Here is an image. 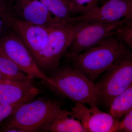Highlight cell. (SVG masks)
Segmentation results:
<instances>
[{
  "instance_id": "ac0fdd59",
  "label": "cell",
  "mask_w": 132,
  "mask_h": 132,
  "mask_svg": "<svg viewBox=\"0 0 132 132\" xmlns=\"http://www.w3.org/2000/svg\"><path fill=\"white\" fill-rule=\"evenodd\" d=\"M114 36L132 48V20H128L121 25L116 30Z\"/></svg>"
},
{
  "instance_id": "603a6c76",
  "label": "cell",
  "mask_w": 132,
  "mask_h": 132,
  "mask_svg": "<svg viewBox=\"0 0 132 132\" xmlns=\"http://www.w3.org/2000/svg\"><path fill=\"white\" fill-rule=\"evenodd\" d=\"M7 0H0V7L7 3Z\"/></svg>"
},
{
  "instance_id": "52a82bcc",
  "label": "cell",
  "mask_w": 132,
  "mask_h": 132,
  "mask_svg": "<svg viewBox=\"0 0 132 132\" xmlns=\"http://www.w3.org/2000/svg\"><path fill=\"white\" fill-rule=\"evenodd\" d=\"M131 20L124 19L111 23L81 22L82 24L65 54L66 57L71 62L85 50L114 36L116 30L121 25Z\"/></svg>"
},
{
  "instance_id": "9c48e42d",
  "label": "cell",
  "mask_w": 132,
  "mask_h": 132,
  "mask_svg": "<svg viewBox=\"0 0 132 132\" xmlns=\"http://www.w3.org/2000/svg\"><path fill=\"white\" fill-rule=\"evenodd\" d=\"M71 107V116L80 121L87 132H118L119 121L101 111L97 106L87 107L84 104L75 102Z\"/></svg>"
},
{
  "instance_id": "cb8c5ba5",
  "label": "cell",
  "mask_w": 132,
  "mask_h": 132,
  "mask_svg": "<svg viewBox=\"0 0 132 132\" xmlns=\"http://www.w3.org/2000/svg\"><path fill=\"white\" fill-rule=\"evenodd\" d=\"M109 1V0H100V1H101L103 3V4H104L107 1Z\"/></svg>"
},
{
  "instance_id": "d6986e66",
  "label": "cell",
  "mask_w": 132,
  "mask_h": 132,
  "mask_svg": "<svg viewBox=\"0 0 132 132\" xmlns=\"http://www.w3.org/2000/svg\"><path fill=\"white\" fill-rule=\"evenodd\" d=\"M10 12V8L8 3L0 7V39L12 29L9 22Z\"/></svg>"
},
{
  "instance_id": "7402d4cb",
  "label": "cell",
  "mask_w": 132,
  "mask_h": 132,
  "mask_svg": "<svg viewBox=\"0 0 132 132\" xmlns=\"http://www.w3.org/2000/svg\"><path fill=\"white\" fill-rule=\"evenodd\" d=\"M14 81H17L14 80L13 79L6 76L0 72V84L1 83H8V82H13Z\"/></svg>"
},
{
  "instance_id": "6da1fadb",
  "label": "cell",
  "mask_w": 132,
  "mask_h": 132,
  "mask_svg": "<svg viewBox=\"0 0 132 132\" xmlns=\"http://www.w3.org/2000/svg\"><path fill=\"white\" fill-rule=\"evenodd\" d=\"M59 102L38 100L23 104L9 117L2 131L36 132L43 130L61 116L67 113Z\"/></svg>"
},
{
  "instance_id": "277c9868",
  "label": "cell",
  "mask_w": 132,
  "mask_h": 132,
  "mask_svg": "<svg viewBox=\"0 0 132 132\" xmlns=\"http://www.w3.org/2000/svg\"><path fill=\"white\" fill-rule=\"evenodd\" d=\"M82 22L66 23L50 28L46 44L36 62L41 70L54 71L75 38Z\"/></svg>"
},
{
  "instance_id": "2e32d148",
  "label": "cell",
  "mask_w": 132,
  "mask_h": 132,
  "mask_svg": "<svg viewBox=\"0 0 132 132\" xmlns=\"http://www.w3.org/2000/svg\"><path fill=\"white\" fill-rule=\"evenodd\" d=\"M0 72L17 81L32 80L28 75L21 71L12 60L0 53Z\"/></svg>"
},
{
  "instance_id": "3957f363",
  "label": "cell",
  "mask_w": 132,
  "mask_h": 132,
  "mask_svg": "<svg viewBox=\"0 0 132 132\" xmlns=\"http://www.w3.org/2000/svg\"><path fill=\"white\" fill-rule=\"evenodd\" d=\"M53 72L51 87L61 94L74 102L90 106L101 103L95 84L73 66L58 67Z\"/></svg>"
},
{
  "instance_id": "8992f818",
  "label": "cell",
  "mask_w": 132,
  "mask_h": 132,
  "mask_svg": "<svg viewBox=\"0 0 132 132\" xmlns=\"http://www.w3.org/2000/svg\"><path fill=\"white\" fill-rule=\"evenodd\" d=\"M0 53L12 60L31 79L42 80L51 86L53 85L52 79L39 67L24 43L12 29L0 39Z\"/></svg>"
},
{
  "instance_id": "7c38bea8",
  "label": "cell",
  "mask_w": 132,
  "mask_h": 132,
  "mask_svg": "<svg viewBox=\"0 0 132 132\" xmlns=\"http://www.w3.org/2000/svg\"><path fill=\"white\" fill-rule=\"evenodd\" d=\"M39 93L32 80L0 84V104L28 103Z\"/></svg>"
},
{
  "instance_id": "5bb4252c",
  "label": "cell",
  "mask_w": 132,
  "mask_h": 132,
  "mask_svg": "<svg viewBox=\"0 0 132 132\" xmlns=\"http://www.w3.org/2000/svg\"><path fill=\"white\" fill-rule=\"evenodd\" d=\"M109 108L110 114L119 121L132 110V84L112 100Z\"/></svg>"
},
{
  "instance_id": "ffe728a7",
  "label": "cell",
  "mask_w": 132,
  "mask_h": 132,
  "mask_svg": "<svg viewBox=\"0 0 132 132\" xmlns=\"http://www.w3.org/2000/svg\"><path fill=\"white\" fill-rule=\"evenodd\" d=\"M24 103L7 105L0 104V124L13 115Z\"/></svg>"
},
{
  "instance_id": "7a4b0ae2",
  "label": "cell",
  "mask_w": 132,
  "mask_h": 132,
  "mask_svg": "<svg viewBox=\"0 0 132 132\" xmlns=\"http://www.w3.org/2000/svg\"><path fill=\"white\" fill-rule=\"evenodd\" d=\"M130 52L124 43L113 36L80 54L71 62L94 82L117 60Z\"/></svg>"
},
{
  "instance_id": "e0dca14e",
  "label": "cell",
  "mask_w": 132,
  "mask_h": 132,
  "mask_svg": "<svg viewBox=\"0 0 132 132\" xmlns=\"http://www.w3.org/2000/svg\"><path fill=\"white\" fill-rule=\"evenodd\" d=\"M100 0H70L69 7L71 14H82L98 6Z\"/></svg>"
},
{
  "instance_id": "30bf717a",
  "label": "cell",
  "mask_w": 132,
  "mask_h": 132,
  "mask_svg": "<svg viewBox=\"0 0 132 132\" xmlns=\"http://www.w3.org/2000/svg\"><path fill=\"white\" fill-rule=\"evenodd\" d=\"M8 20L10 28L19 36L36 61L46 44L52 27L22 21L14 16L10 9Z\"/></svg>"
},
{
  "instance_id": "ba28073f",
  "label": "cell",
  "mask_w": 132,
  "mask_h": 132,
  "mask_svg": "<svg viewBox=\"0 0 132 132\" xmlns=\"http://www.w3.org/2000/svg\"><path fill=\"white\" fill-rule=\"evenodd\" d=\"M132 0H109L79 16H72L69 22H81L111 23L132 19Z\"/></svg>"
},
{
  "instance_id": "9a60e30c",
  "label": "cell",
  "mask_w": 132,
  "mask_h": 132,
  "mask_svg": "<svg viewBox=\"0 0 132 132\" xmlns=\"http://www.w3.org/2000/svg\"><path fill=\"white\" fill-rule=\"evenodd\" d=\"M56 18L69 22L72 17L68 0H39Z\"/></svg>"
},
{
  "instance_id": "d4e9b609",
  "label": "cell",
  "mask_w": 132,
  "mask_h": 132,
  "mask_svg": "<svg viewBox=\"0 0 132 132\" xmlns=\"http://www.w3.org/2000/svg\"><path fill=\"white\" fill-rule=\"evenodd\" d=\"M70 2V0H68Z\"/></svg>"
},
{
  "instance_id": "5b68a950",
  "label": "cell",
  "mask_w": 132,
  "mask_h": 132,
  "mask_svg": "<svg viewBox=\"0 0 132 132\" xmlns=\"http://www.w3.org/2000/svg\"><path fill=\"white\" fill-rule=\"evenodd\" d=\"M106 71L104 78L95 85L101 103L109 107L112 100L132 84L131 53L120 57Z\"/></svg>"
},
{
  "instance_id": "8fae6325",
  "label": "cell",
  "mask_w": 132,
  "mask_h": 132,
  "mask_svg": "<svg viewBox=\"0 0 132 132\" xmlns=\"http://www.w3.org/2000/svg\"><path fill=\"white\" fill-rule=\"evenodd\" d=\"M10 6L12 15L22 21L48 27L68 23L56 18L39 0H17Z\"/></svg>"
},
{
  "instance_id": "4fadbf2b",
  "label": "cell",
  "mask_w": 132,
  "mask_h": 132,
  "mask_svg": "<svg viewBox=\"0 0 132 132\" xmlns=\"http://www.w3.org/2000/svg\"><path fill=\"white\" fill-rule=\"evenodd\" d=\"M71 111L61 116L43 131L53 132H87L80 121L71 116Z\"/></svg>"
},
{
  "instance_id": "44dd1931",
  "label": "cell",
  "mask_w": 132,
  "mask_h": 132,
  "mask_svg": "<svg viewBox=\"0 0 132 132\" xmlns=\"http://www.w3.org/2000/svg\"><path fill=\"white\" fill-rule=\"evenodd\" d=\"M126 115L125 119L119 122L118 131L132 132V109Z\"/></svg>"
}]
</instances>
